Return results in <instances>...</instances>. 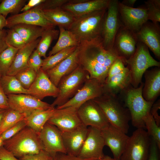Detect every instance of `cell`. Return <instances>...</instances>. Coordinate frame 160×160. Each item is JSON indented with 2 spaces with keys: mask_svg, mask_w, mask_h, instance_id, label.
Here are the masks:
<instances>
[{
  "mask_svg": "<svg viewBox=\"0 0 160 160\" xmlns=\"http://www.w3.org/2000/svg\"><path fill=\"white\" fill-rule=\"evenodd\" d=\"M78 47L79 65L90 78L104 84L111 65L115 60L121 58L113 49L104 48L102 37L81 42Z\"/></svg>",
  "mask_w": 160,
  "mask_h": 160,
  "instance_id": "obj_1",
  "label": "cell"
},
{
  "mask_svg": "<svg viewBox=\"0 0 160 160\" xmlns=\"http://www.w3.org/2000/svg\"><path fill=\"white\" fill-rule=\"evenodd\" d=\"M107 9L75 17L68 30L75 36L79 44L102 37Z\"/></svg>",
  "mask_w": 160,
  "mask_h": 160,
  "instance_id": "obj_2",
  "label": "cell"
},
{
  "mask_svg": "<svg viewBox=\"0 0 160 160\" xmlns=\"http://www.w3.org/2000/svg\"><path fill=\"white\" fill-rule=\"evenodd\" d=\"M99 106L109 123L127 134L131 120L128 109L122 105L117 95L107 93L93 99Z\"/></svg>",
  "mask_w": 160,
  "mask_h": 160,
  "instance_id": "obj_3",
  "label": "cell"
},
{
  "mask_svg": "<svg viewBox=\"0 0 160 160\" xmlns=\"http://www.w3.org/2000/svg\"><path fill=\"white\" fill-rule=\"evenodd\" d=\"M3 146L19 159L25 156L36 154L44 150L38 133L28 126L4 141Z\"/></svg>",
  "mask_w": 160,
  "mask_h": 160,
  "instance_id": "obj_4",
  "label": "cell"
},
{
  "mask_svg": "<svg viewBox=\"0 0 160 160\" xmlns=\"http://www.w3.org/2000/svg\"><path fill=\"white\" fill-rule=\"evenodd\" d=\"M144 83L135 88L131 85L122 91L124 105L129 110L132 125L137 128L145 129L144 118L150 114L151 108L155 102L148 101L143 97L142 91Z\"/></svg>",
  "mask_w": 160,
  "mask_h": 160,
  "instance_id": "obj_5",
  "label": "cell"
},
{
  "mask_svg": "<svg viewBox=\"0 0 160 160\" xmlns=\"http://www.w3.org/2000/svg\"><path fill=\"white\" fill-rule=\"evenodd\" d=\"M126 63L131 72V85L135 88L138 87L142 82L143 76L148 68L160 67V62L152 57L148 47L139 41L135 53L126 61Z\"/></svg>",
  "mask_w": 160,
  "mask_h": 160,
  "instance_id": "obj_6",
  "label": "cell"
},
{
  "mask_svg": "<svg viewBox=\"0 0 160 160\" xmlns=\"http://www.w3.org/2000/svg\"><path fill=\"white\" fill-rule=\"evenodd\" d=\"M89 76L87 72L79 66L72 72L64 77L57 87L59 93L51 106L57 108L64 105L81 87Z\"/></svg>",
  "mask_w": 160,
  "mask_h": 160,
  "instance_id": "obj_7",
  "label": "cell"
},
{
  "mask_svg": "<svg viewBox=\"0 0 160 160\" xmlns=\"http://www.w3.org/2000/svg\"><path fill=\"white\" fill-rule=\"evenodd\" d=\"M151 138L145 129L137 128L130 137L120 160H148Z\"/></svg>",
  "mask_w": 160,
  "mask_h": 160,
  "instance_id": "obj_8",
  "label": "cell"
},
{
  "mask_svg": "<svg viewBox=\"0 0 160 160\" xmlns=\"http://www.w3.org/2000/svg\"><path fill=\"white\" fill-rule=\"evenodd\" d=\"M119 1L110 0L107 9L102 36L103 47L107 50L113 49L116 34L122 26L118 9Z\"/></svg>",
  "mask_w": 160,
  "mask_h": 160,
  "instance_id": "obj_9",
  "label": "cell"
},
{
  "mask_svg": "<svg viewBox=\"0 0 160 160\" xmlns=\"http://www.w3.org/2000/svg\"><path fill=\"white\" fill-rule=\"evenodd\" d=\"M104 84L97 80L89 77L81 87L68 101L56 108L73 107L77 109L86 102L102 96L104 93Z\"/></svg>",
  "mask_w": 160,
  "mask_h": 160,
  "instance_id": "obj_10",
  "label": "cell"
},
{
  "mask_svg": "<svg viewBox=\"0 0 160 160\" xmlns=\"http://www.w3.org/2000/svg\"><path fill=\"white\" fill-rule=\"evenodd\" d=\"M9 108L27 116L38 110H44L52 107L51 104L43 102L29 94H11L7 95Z\"/></svg>",
  "mask_w": 160,
  "mask_h": 160,
  "instance_id": "obj_11",
  "label": "cell"
},
{
  "mask_svg": "<svg viewBox=\"0 0 160 160\" xmlns=\"http://www.w3.org/2000/svg\"><path fill=\"white\" fill-rule=\"evenodd\" d=\"M118 9L122 26L135 34L148 20L147 9L145 7H130L119 1Z\"/></svg>",
  "mask_w": 160,
  "mask_h": 160,
  "instance_id": "obj_12",
  "label": "cell"
},
{
  "mask_svg": "<svg viewBox=\"0 0 160 160\" xmlns=\"http://www.w3.org/2000/svg\"><path fill=\"white\" fill-rule=\"evenodd\" d=\"M77 112L82 123L87 127L89 126L101 130L109 124L103 112L93 100L83 104Z\"/></svg>",
  "mask_w": 160,
  "mask_h": 160,
  "instance_id": "obj_13",
  "label": "cell"
},
{
  "mask_svg": "<svg viewBox=\"0 0 160 160\" xmlns=\"http://www.w3.org/2000/svg\"><path fill=\"white\" fill-rule=\"evenodd\" d=\"M105 145L100 129L89 127L87 137L78 156L83 159L99 160L105 156L103 151Z\"/></svg>",
  "mask_w": 160,
  "mask_h": 160,
  "instance_id": "obj_14",
  "label": "cell"
},
{
  "mask_svg": "<svg viewBox=\"0 0 160 160\" xmlns=\"http://www.w3.org/2000/svg\"><path fill=\"white\" fill-rule=\"evenodd\" d=\"M136 34L123 26L116 36L113 49L125 62L135 53L138 42Z\"/></svg>",
  "mask_w": 160,
  "mask_h": 160,
  "instance_id": "obj_15",
  "label": "cell"
},
{
  "mask_svg": "<svg viewBox=\"0 0 160 160\" xmlns=\"http://www.w3.org/2000/svg\"><path fill=\"white\" fill-rule=\"evenodd\" d=\"M44 150L54 156L57 153H66L61 132L55 126L47 122L38 133Z\"/></svg>",
  "mask_w": 160,
  "mask_h": 160,
  "instance_id": "obj_16",
  "label": "cell"
},
{
  "mask_svg": "<svg viewBox=\"0 0 160 160\" xmlns=\"http://www.w3.org/2000/svg\"><path fill=\"white\" fill-rule=\"evenodd\" d=\"M7 20L6 27L9 28L19 24L37 25L45 28L55 26L38 6L27 11L10 16Z\"/></svg>",
  "mask_w": 160,
  "mask_h": 160,
  "instance_id": "obj_17",
  "label": "cell"
},
{
  "mask_svg": "<svg viewBox=\"0 0 160 160\" xmlns=\"http://www.w3.org/2000/svg\"><path fill=\"white\" fill-rule=\"evenodd\" d=\"M100 131L105 145L109 148L114 158L120 160L129 137L110 124Z\"/></svg>",
  "mask_w": 160,
  "mask_h": 160,
  "instance_id": "obj_18",
  "label": "cell"
},
{
  "mask_svg": "<svg viewBox=\"0 0 160 160\" xmlns=\"http://www.w3.org/2000/svg\"><path fill=\"white\" fill-rule=\"evenodd\" d=\"M78 109L68 107L56 110L47 122L56 127L61 132L72 130L82 124L78 115Z\"/></svg>",
  "mask_w": 160,
  "mask_h": 160,
  "instance_id": "obj_19",
  "label": "cell"
},
{
  "mask_svg": "<svg viewBox=\"0 0 160 160\" xmlns=\"http://www.w3.org/2000/svg\"><path fill=\"white\" fill-rule=\"evenodd\" d=\"M138 41L145 44L160 59V28L158 23L148 21L136 33Z\"/></svg>",
  "mask_w": 160,
  "mask_h": 160,
  "instance_id": "obj_20",
  "label": "cell"
},
{
  "mask_svg": "<svg viewBox=\"0 0 160 160\" xmlns=\"http://www.w3.org/2000/svg\"><path fill=\"white\" fill-rule=\"evenodd\" d=\"M61 132L66 154L78 156L87 137L88 128L82 124L72 130Z\"/></svg>",
  "mask_w": 160,
  "mask_h": 160,
  "instance_id": "obj_21",
  "label": "cell"
},
{
  "mask_svg": "<svg viewBox=\"0 0 160 160\" xmlns=\"http://www.w3.org/2000/svg\"><path fill=\"white\" fill-rule=\"evenodd\" d=\"M28 89L31 95L41 100L47 97H56L59 93L57 87L52 82L46 72L41 68Z\"/></svg>",
  "mask_w": 160,
  "mask_h": 160,
  "instance_id": "obj_22",
  "label": "cell"
},
{
  "mask_svg": "<svg viewBox=\"0 0 160 160\" xmlns=\"http://www.w3.org/2000/svg\"><path fill=\"white\" fill-rule=\"evenodd\" d=\"M78 47L70 55L53 68L45 71L52 82L57 87L60 80L72 72L79 65Z\"/></svg>",
  "mask_w": 160,
  "mask_h": 160,
  "instance_id": "obj_23",
  "label": "cell"
},
{
  "mask_svg": "<svg viewBox=\"0 0 160 160\" xmlns=\"http://www.w3.org/2000/svg\"><path fill=\"white\" fill-rule=\"evenodd\" d=\"M110 0H81L77 3L68 1L61 8L75 17L107 8Z\"/></svg>",
  "mask_w": 160,
  "mask_h": 160,
  "instance_id": "obj_24",
  "label": "cell"
},
{
  "mask_svg": "<svg viewBox=\"0 0 160 160\" xmlns=\"http://www.w3.org/2000/svg\"><path fill=\"white\" fill-rule=\"evenodd\" d=\"M145 82L142 89L144 98L147 101L155 102L160 94V68L156 67L144 73Z\"/></svg>",
  "mask_w": 160,
  "mask_h": 160,
  "instance_id": "obj_25",
  "label": "cell"
},
{
  "mask_svg": "<svg viewBox=\"0 0 160 160\" xmlns=\"http://www.w3.org/2000/svg\"><path fill=\"white\" fill-rule=\"evenodd\" d=\"M131 72L126 66L122 71L114 75L105 82V93L117 95L131 85Z\"/></svg>",
  "mask_w": 160,
  "mask_h": 160,
  "instance_id": "obj_26",
  "label": "cell"
},
{
  "mask_svg": "<svg viewBox=\"0 0 160 160\" xmlns=\"http://www.w3.org/2000/svg\"><path fill=\"white\" fill-rule=\"evenodd\" d=\"M40 39L38 38L26 44L18 50L6 75L15 76L19 72L28 67L29 58L35 49L36 48Z\"/></svg>",
  "mask_w": 160,
  "mask_h": 160,
  "instance_id": "obj_27",
  "label": "cell"
},
{
  "mask_svg": "<svg viewBox=\"0 0 160 160\" xmlns=\"http://www.w3.org/2000/svg\"><path fill=\"white\" fill-rule=\"evenodd\" d=\"M48 20L55 26L68 30L74 22L75 17L61 7L43 10Z\"/></svg>",
  "mask_w": 160,
  "mask_h": 160,
  "instance_id": "obj_28",
  "label": "cell"
},
{
  "mask_svg": "<svg viewBox=\"0 0 160 160\" xmlns=\"http://www.w3.org/2000/svg\"><path fill=\"white\" fill-rule=\"evenodd\" d=\"M56 110L55 107H52L46 110H38L33 112L25 119L27 126L39 133Z\"/></svg>",
  "mask_w": 160,
  "mask_h": 160,
  "instance_id": "obj_29",
  "label": "cell"
},
{
  "mask_svg": "<svg viewBox=\"0 0 160 160\" xmlns=\"http://www.w3.org/2000/svg\"><path fill=\"white\" fill-rule=\"evenodd\" d=\"M59 33L58 40L49 53L50 56L69 47L78 46L79 43L75 36L69 31L59 27Z\"/></svg>",
  "mask_w": 160,
  "mask_h": 160,
  "instance_id": "obj_30",
  "label": "cell"
},
{
  "mask_svg": "<svg viewBox=\"0 0 160 160\" xmlns=\"http://www.w3.org/2000/svg\"><path fill=\"white\" fill-rule=\"evenodd\" d=\"M11 28L19 34L26 44L41 37L46 28L37 25L24 24H17Z\"/></svg>",
  "mask_w": 160,
  "mask_h": 160,
  "instance_id": "obj_31",
  "label": "cell"
},
{
  "mask_svg": "<svg viewBox=\"0 0 160 160\" xmlns=\"http://www.w3.org/2000/svg\"><path fill=\"white\" fill-rule=\"evenodd\" d=\"M0 85L5 94H26L30 95L29 89L23 87L15 76L6 75L0 78Z\"/></svg>",
  "mask_w": 160,
  "mask_h": 160,
  "instance_id": "obj_32",
  "label": "cell"
},
{
  "mask_svg": "<svg viewBox=\"0 0 160 160\" xmlns=\"http://www.w3.org/2000/svg\"><path fill=\"white\" fill-rule=\"evenodd\" d=\"M59 30L54 28V27L46 28L44 31L36 49L40 56L44 58L47 57V51L53 40L59 36Z\"/></svg>",
  "mask_w": 160,
  "mask_h": 160,
  "instance_id": "obj_33",
  "label": "cell"
},
{
  "mask_svg": "<svg viewBox=\"0 0 160 160\" xmlns=\"http://www.w3.org/2000/svg\"><path fill=\"white\" fill-rule=\"evenodd\" d=\"M78 46L68 47L54 55L46 57L43 60V62L41 69L46 71L53 68L70 55Z\"/></svg>",
  "mask_w": 160,
  "mask_h": 160,
  "instance_id": "obj_34",
  "label": "cell"
},
{
  "mask_svg": "<svg viewBox=\"0 0 160 160\" xmlns=\"http://www.w3.org/2000/svg\"><path fill=\"white\" fill-rule=\"evenodd\" d=\"M26 114L9 108L4 113L0 123V135L4 131L17 122L25 119Z\"/></svg>",
  "mask_w": 160,
  "mask_h": 160,
  "instance_id": "obj_35",
  "label": "cell"
},
{
  "mask_svg": "<svg viewBox=\"0 0 160 160\" xmlns=\"http://www.w3.org/2000/svg\"><path fill=\"white\" fill-rule=\"evenodd\" d=\"M19 49L9 46L0 54V74L6 75Z\"/></svg>",
  "mask_w": 160,
  "mask_h": 160,
  "instance_id": "obj_36",
  "label": "cell"
},
{
  "mask_svg": "<svg viewBox=\"0 0 160 160\" xmlns=\"http://www.w3.org/2000/svg\"><path fill=\"white\" fill-rule=\"evenodd\" d=\"M26 0H2L0 3V14L5 17L9 13L17 14L25 4Z\"/></svg>",
  "mask_w": 160,
  "mask_h": 160,
  "instance_id": "obj_37",
  "label": "cell"
},
{
  "mask_svg": "<svg viewBox=\"0 0 160 160\" xmlns=\"http://www.w3.org/2000/svg\"><path fill=\"white\" fill-rule=\"evenodd\" d=\"M145 128L150 137L156 143L160 149V126H158L150 113L143 119Z\"/></svg>",
  "mask_w": 160,
  "mask_h": 160,
  "instance_id": "obj_38",
  "label": "cell"
},
{
  "mask_svg": "<svg viewBox=\"0 0 160 160\" xmlns=\"http://www.w3.org/2000/svg\"><path fill=\"white\" fill-rule=\"evenodd\" d=\"M37 75L34 70L27 67L15 76L23 87L28 89L34 81Z\"/></svg>",
  "mask_w": 160,
  "mask_h": 160,
  "instance_id": "obj_39",
  "label": "cell"
},
{
  "mask_svg": "<svg viewBox=\"0 0 160 160\" xmlns=\"http://www.w3.org/2000/svg\"><path fill=\"white\" fill-rule=\"evenodd\" d=\"M147 10L148 19L154 23L160 22V0H149L145 1Z\"/></svg>",
  "mask_w": 160,
  "mask_h": 160,
  "instance_id": "obj_40",
  "label": "cell"
},
{
  "mask_svg": "<svg viewBox=\"0 0 160 160\" xmlns=\"http://www.w3.org/2000/svg\"><path fill=\"white\" fill-rule=\"evenodd\" d=\"M6 41L8 46L18 49L26 44L19 34L12 28L7 31Z\"/></svg>",
  "mask_w": 160,
  "mask_h": 160,
  "instance_id": "obj_41",
  "label": "cell"
},
{
  "mask_svg": "<svg viewBox=\"0 0 160 160\" xmlns=\"http://www.w3.org/2000/svg\"><path fill=\"white\" fill-rule=\"evenodd\" d=\"M25 119L17 122L3 132L0 136L3 140L10 138L27 126Z\"/></svg>",
  "mask_w": 160,
  "mask_h": 160,
  "instance_id": "obj_42",
  "label": "cell"
},
{
  "mask_svg": "<svg viewBox=\"0 0 160 160\" xmlns=\"http://www.w3.org/2000/svg\"><path fill=\"white\" fill-rule=\"evenodd\" d=\"M36 49L30 56L28 62V66L34 70L36 73L41 68L43 60Z\"/></svg>",
  "mask_w": 160,
  "mask_h": 160,
  "instance_id": "obj_43",
  "label": "cell"
},
{
  "mask_svg": "<svg viewBox=\"0 0 160 160\" xmlns=\"http://www.w3.org/2000/svg\"><path fill=\"white\" fill-rule=\"evenodd\" d=\"M124 61L121 58H118L113 63L109 70L105 82L111 77L123 71L126 67Z\"/></svg>",
  "mask_w": 160,
  "mask_h": 160,
  "instance_id": "obj_44",
  "label": "cell"
},
{
  "mask_svg": "<svg viewBox=\"0 0 160 160\" xmlns=\"http://www.w3.org/2000/svg\"><path fill=\"white\" fill-rule=\"evenodd\" d=\"M69 0H45L38 6L43 10L54 9L61 7Z\"/></svg>",
  "mask_w": 160,
  "mask_h": 160,
  "instance_id": "obj_45",
  "label": "cell"
},
{
  "mask_svg": "<svg viewBox=\"0 0 160 160\" xmlns=\"http://www.w3.org/2000/svg\"><path fill=\"white\" fill-rule=\"evenodd\" d=\"M53 156L43 150L38 153L26 155L19 159L20 160H53Z\"/></svg>",
  "mask_w": 160,
  "mask_h": 160,
  "instance_id": "obj_46",
  "label": "cell"
},
{
  "mask_svg": "<svg viewBox=\"0 0 160 160\" xmlns=\"http://www.w3.org/2000/svg\"><path fill=\"white\" fill-rule=\"evenodd\" d=\"M159 150L160 149L155 142L151 138L150 145L148 160H160Z\"/></svg>",
  "mask_w": 160,
  "mask_h": 160,
  "instance_id": "obj_47",
  "label": "cell"
},
{
  "mask_svg": "<svg viewBox=\"0 0 160 160\" xmlns=\"http://www.w3.org/2000/svg\"><path fill=\"white\" fill-rule=\"evenodd\" d=\"M53 160H98L95 159H83L78 156H72L66 154L57 153L53 156Z\"/></svg>",
  "mask_w": 160,
  "mask_h": 160,
  "instance_id": "obj_48",
  "label": "cell"
},
{
  "mask_svg": "<svg viewBox=\"0 0 160 160\" xmlns=\"http://www.w3.org/2000/svg\"><path fill=\"white\" fill-rule=\"evenodd\" d=\"M160 109V100H158L153 104L150 111V113L157 125L160 126V116L158 111Z\"/></svg>",
  "mask_w": 160,
  "mask_h": 160,
  "instance_id": "obj_49",
  "label": "cell"
},
{
  "mask_svg": "<svg viewBox=\"0 0 160 160\" xmlns=\"http://www.w3.org/2000/svg\"><path fill=\"white\" fill-rule=\"evenodd\" d=\"M0 160H20L11 153L6 150L3 146L0 148Z\"/></svg>",
  "mask_w": 160,
  "mask_h": 160,
  "instance_id": "obj_50",
  "label": "cell"
},
{
  "mask_svg": "<svg viewBox=\"0 0 160 160\" xmlns=\"http://www.w3.org/2000/svg\"><path fill=\"white\" fill-rule=\"evenodd\" d=\"M45 0H30L27 4H25L21 9L20 11L24 12L29 10L44 1Z\"/></svg>",
  "mask_w": 160,
  "mask_h": 160,
  "instance_id": "obj_51",
  "label": "cell"
},
{
  "mask_svg": "<svg viewBox=\"0 0 160 160\" xmlns=\"http://www.w3.org/2000/svg\"><path fill=\"white\" fill-rule=\"evenodd\" d=\"M9 108L7 95L0 85V109H7Z\"/></svg>",
  "mask_w": 160,
  "mask_h": 160,
  "instance_id": "obj_52",
  "label": "cell"
},
{
  "mask_svg": "<svg viewBox=\"0 0 160 160\" xmlns=\"http://www.w3.org/2000/svg\"><path fill=\"white\" fill-rule=\"evenodd\" d=\"M7 31L0 30V54L8 47L6 41Z\"/></svg>",
  "mask_w": 160,
  "mask_h": 160,
  "instance_id": "obj_53",
  "label": "cell"
},
{
  "mask_svg": "<svg viewBox=\"0 0 160 160\" xmlns=\"http://www.w3.org/2000/svg\"><path fill=\"white\" fill-rule=\"evenodd\" d=\"M136 0H124L121 3L124 5L130 7H133Z\"/></svg>",
  "mask_w": 160,
  "mask_h": 160,
  "instance_id": "obj_54",
  "label": "cell"
},
{
  "mask_svg": "<svg viewBox=\"0 0 160 160\" xmlns=\"http://www.w3.org/2000/svg\"><path fill=\"white\" fill-rule=\"evenodd\" d=\"M7 25V20L4 16L0 14V30Z\"/></svg>",
  "mask_w": 160,
  "mask_h": 160,
  "instance_id": "obj_55",
  "label": "cell"
},
{
  "mask_svg": "<svg viewBox=\"0 0 160 160\" xmlns=\"http://www.w3.org/2000/svg\"><path fill=\"white\" fill-rule=\"evenodd\" d=\"M98 160H120L111 158L110 156L105 155L102 158Z\"/></svg>",
  "mask_w": 160,
  "mask_h": 160,
  "instance_id": "obj_56",
  "label": "cell"
},
{
  "mask_svg": "<svg viewBox=\"0 0 160 160\" xmlns=\"http://www.w3.org/2000/svg\"><path fill=\"white\" fill-rule=\"evenodd\" d=\"M6 110L0 109V123L2 116Z\"/></svg>",
  "mask_w": 160,
  "mask_h": 160,
  "instance_id": "obj_57",
  "label": "cell"
},
{
  "mask_svg": "<svg viewBox=\"0 0 160 160\" xmlns=\"http://www.w3.org/2000/svg\"><path fill=\"white\" fill-rule=\"evenodd\" d=\"M4 140L0 136V148L3 146Z\"/></svg>",
  "mask_w": 160,
  "mask_h": 160,
  "instance_id": "obj_58",
  "label": "cell"
},
{
  "mask_svg": "<svg viewBox=\"0 0 160 160\" xmlns=\"http://www.w3.org/2000/svg\"><path fill=\"white\" fill-rule=\"evenodd\" d=\"M1 74H0V78H1Z\"/></svg>",
  "mask_w": 160,
  "mask_h": 160,
  "instance_id": "obj_59",
  "label": "cell"
},
{
  "mask_svg": "<svg viewBox=\"0 0 160 160\" xmlns=\"http://www.w3.org/2000/svg\"><path fill=\"white\" fill-rule=\"evenodd\" d=\"M1 0H0V3H1Z\"/></svg>",
  "mask_w": 160,
  "mask_h": 160,
  "instance_id": "obj_60",
  "label": "cell"
}]
</instances>
